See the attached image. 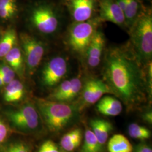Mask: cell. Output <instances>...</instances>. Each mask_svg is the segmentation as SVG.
<instances>
[{
	"mask_svg": "<svg viewBox=\"0 0 152 152\" xmlns=\"http://www.w3.org/2000/svg\"><path fill=\"white\" fill-rule=\"evenodd\" d=\"M142 66L129 46L111 47L104 57L103 81L129 109L145 100L147 83Z\"/></svg>",
	"mask_w": 152,
	"mask_h": 152,
	"instance_id": "1",
	"label": "cell"
},
{
	"mask_svg": "<svg viewBox=\"0 0 152 152\" xmlns=\"http://www.w3.org/2000/svg\"><path fill=\"white\" fill-rule=\"evenodd\" d=\"M131 48L142 66H147L152 58V14L145 7L129 29Z\"/></svg>",
	"mask_w": 152,
	"mask_h": 152,
	"instance_id": "2",
	"label": "cell"
},
{
	"mask_svg": "<svg viewBox=\"0 0 152 152\" xmlns=\"http://www.w3.org/2000/svg\"><path fill=\"white\" fill-rule=\"evenodd\" d=\"M37 104L45 124L53 132L64 130L78 117V108L67 103L39 99Z\"/></svg>",
	"mask_w": 152,
	"mask_h": 152,
	"instance_id": "3",
	"label": "cell"
},
{
	"mask_svg": "<svg viewBox=\"0 0 152 152\" xmlns=\"http://www.w3.org/2000/svg\"><path fill=\"white\" fill-rule=\"evenodd\" d=\"M100 20L98 18H91L86 22H75L69 28L67 42L72 52L85 58L88 46L98 29Z\"/></svg>",
	"mask_w": 152,
	"mask_h": 152,
	"instance_id": "4",
	"label": "cell"
},
{
	"mask_svg": "<svg viewBox=\"0 0 152 152\" xmlns=\"http://www.w3.org/2000/svg\"><path fill=\"white\" fill-rule=\"evenodd\" d=\"M29 19L33 27L45 34L55 32L60 24L57 9L54 6L46 2L33 6L30 11Z\"/></svg>",
	"mask_w": 152,
	"mask_h": 152,
	"instance_id": "5",
	"label": "cell"
},
{
	"mask_svg": "<svg viewBox=\"0 0 152 152\" xmlns=\"http://www.w3.org/2000/svg\"><path fill=\"white\" fill-rule=\"evenodd\" d=\"M39 116L38 111L31 104H27L7 114L15 127L26 132H33L37 129L39 125Z\"/></svg>",
	"mask_w": 152,
	"mask_h": 152,
	"instance_id": "6",
	"label": "cell"
},
{
	"mask_svg": "<svg viewBox=\"0 0 152 152\" xmlns=\"http://www.w3.org/2000/svg\"><path fill=\"white\" fill-rule=\"evenodd\" d=\"M20 39L28 71L32 73L38 68L44 57L43 44L28 33H22Z\"/></svg>",
	"mask_w": 152,
	"mask_h": 152,
	"instance_id": "7",
	"label": "cell"
},
{
	"mask_svg": "<svg viewBox=\"0 0 152 152\" xmlns=\"http://www.w3.org/2000/svg\"><path fill=\"white\" fill-rule=\"evenodd\" d=\"M68 72L66 60L62 56H56L46 63L42 71L41 78L44 85L52 87L56 85Z\"/></svg>",
	"mask_w": 152,
	"mask_h": 152,
	"instance_id": "8",
	"label": "cell"
},
{
	"mask_svg": "<svg viewBox=\"0 0 152 152\" xmlns=\"http://www.w3.org/2000/svg\"><path fill=\"white\" fill-rule=\"evenodd\" d=\"M101 21L112 23L121 27H126L124 14L115 0H97Z\"/></svg>",
	"mask_w": 152,
	"mask_h": 152,
	"instance_id": "9",
	"label": "cell"
},
{
	"mask_svg": "<svg viewBox=\"0 0 152 152\" xmlns=\"http://www.w3.org/2000/svg\"><path fill=\"white\" fill-rule=\"evenodd\" d=\"M64 2L75 22H86L91 19L98 6L97 0H64Z\"/></svg>",
	"mask_w": 152,
	"mask_h": 152,
	"instance_id": "10",
	"label": "cell"
},
{
	"mask_svg": "<svg viewBox=\"0 0 152 152\" xmlns=\"http://www.w3.org/2000/svg\"><path fill=\"white\" fill-rule=\"evenodd\" d=\"M105 45V39L103 33L97 29L87 48L85 58L87 65L90 68L99 66L102 61Z\"/></svg>",
	"mask_w": 152,
	"mask_h": 152,
	"instance_id": "11",
	"label": "cell"
},
{
	"mask_svg": "<svg viewBox=\"0 0 152 152\" xmlns=\"http://www.w3.org/2000/svg\"><path fill=\"white\" fill-rule=\"evenodd\" d=\"M90 126L99 142L103 147L108 140L110 132L113 130L112 124L107 120L94 118L90 121Z\"/></svg>",
	"mask_w": 152,
	"mask_h": 152,
	"instance_id": "12",
	"label": "cell"
},
{
	"mask_svg": "<svg viewBox=\"0 0 152 152\" xmlns=\"http://www.w3.org/2000/svg\"><path fill=\"white\" fill-rule=\"evenodd\" d=\"M122 104L118 99L111 96H105L98 102V112L107 116H117L122 111Z\"/></svg>",
	"mask_w": 152,
	"mask_h": 152,
	"instance_id": "13",
	"label": "cell"
},
{
	"mask_svg": "<svg viewBox=\"0 0 152 152\" xmlns=\"http://www.w3.org/2000/svg\"><path fill=\"white\" fill-rule=\"evenodd\" d=\"M82 132L80 128L75 129L64 134L60 140V148L65 152H72L80 146Z\"/></svg>",
	"mask_w": 152,
	"mask_h": 152,
	"instance_id": "14",
	"label": "cell"
},
{
	"mask_svg": "<svg viewBox=\"0 0 152 152\" xmlns=\"http://www.w3.org/2000/svg\"><path fill=\"white\" fill-rule=\"evenodd\" d=\"M145 7L140 0H126V8L124 12L126 27L130 29Z\"/></svg>",
	"mask_w": 152,
	"mask_h": 152,
	"instance_id": "15",
	"label": "cell"
},
{
	"mask_svg": "<svg viewBox=\"0 0 152 152\" xmlns=\"http://www.w3.org/2000/svg\"><path fill=\"white\" fill-rule=\"evenodd\" d=\"M25 88L21 82L14 80L6 85L4 98L6 102L14 103L20 101L24 96Z\"/></svg>",
	"mask_w": 152,
	"mask_h": 152,
	"instance_id": "16",
	"label": "cell"
},
{
	"mask_svg": "<svg viewBox=\"0 0 152 152\" xmlns=\"http://www.w3.org/2000/svg\"><path fill=\"white\" fill-rule=\"evenodd\" d=\"M133 147L129 139L121 134H115L108 141L109 152H132Z\"/></svg>",
	"mask_w": 152,
	"mask_h": 152,
	"instance_id": "17",
	"label": "cell"
},
{
	"mask_svg": "<svg viewBox=\"0 0 152 152\" xmlns=\"http://www.w3.org/2000/svg\"><path fill=\"white\" fill-rule=\"evenodd\" d=\"M4 58L15 73H22L23 69V57L20 49L18 47H14Z\"/></svg>",
	"mask_w": 152,
	"mask_h": 152,
	"instance_id": "18",
	"label": "cell"
},
{
	"mask_svg": "<svg viewBox=\"0 0 152 152\" xmlns=\"http://www.w3.org/2000/svg\"><path fill=\"white\" fill-rule=\"evenodd\" d=\"M17 35L14 28L8 29L0 40V58H4L14 47L16 43Z\"/></svg>",
	"mask_w": 152,
	"mask_h": 152,
	"instance_id": "19",
	"label": "cell"
},
{
	"mask_svg": "<svg viewBox=\"0 0 152 152\" xmlns=\"http://www.w3.org/2000/svg\"><path fill=\"white\" fill-rule=\"evenodd\" d=\"M18 11L17 0H0V19L5 20L12 19Z\"/></svg>",
	"mask_w": 152,
	"mask_h": 152,
	"instance_id": "20",
	"label": "cell"
},
{
	"mask_svg": "<svg viewBox=\"0 0 152 152\" xmlns=\"http://www.w3.org/2000/svg\"><path fill=\"white\" fill-rule=\"evenodd\" d=\"M102 149L103 146L100 144L92 130L88 128L86 129L81 152H102Z\"/></svg>",
	"mask_w": 152,
	"mask_h": 152,
	"instance_id": "21",
	"label": "cell"
},
{
	"mask_svg": "<svg viewBox=\"0 0 152 152\" xmlns=\"http://www.w3.org/2000/svg\"><path fill=\"white\" fill-rule=\"evenodd\" d=\"M128 133L131 137L140 140L148 139L151 136V132L148 128L136 123H132L129 126Z\"/></svg>",
	"mask_w": 152,
	"mask_h": 152,
	"instance_id": "22",
	"label": "cell"
},
{
	"mask_svg": "<svg viewBox=\"0 0 152 152\" xmlns=\"http://www.w3.org/2000/svg\"><path fill=\"white\" fill-rule=\"evenodd\" d=\"M71 84L72 80H65L62 82L52 93L51 95L52 100L59 102H63L66 95L71 88Z\"/></svg>",
	"mask_w": 152,
	"mask_h": 152,
	"instance_id": "23",
	"label": "cell"
},
{
	"mask_svg": "<svg viewBox=\"0 0 152 152\" xmlns=\"http://www.w3.org/2000/svg\"><path fill=\"white\" fill-rule=\"evenodd\" d=\"M71 80L72 84L71 88L64 98L63 102L64 103L71 102L73 100L82 89V82L79 77H75Z\"/></svg>",
	"mask_w": 152,
	"mask_h": 152,
	"instance_id": "24",
	"label": "cell"
},
{
	"mask_svg": "<svg viewBox=\"0 0 152 152\" xmlns=\"http://www.w3.org/2000/svg\"><path fill=\"white\" fill-rule=\"evenodd\" d=\"M4 152H31V147L26 142L16 141L11 144Z\"/></svg>",
	"mask_w": 152,
	"mask_h": 152,
	"instance_id": "25",
	"label": "cell"
},
{
	"mask_svg": "<svg viewBox=\"0 0 152 152\" xmlns=\"http://www.w3.org/2000/svg\"><path fill=\"white\" fill-rule=\"evenodd\" d=\"M15 73L9 65H0V76L2 78L5 85L14 80Z\"/></svg>",
	"mask_w": 152,
	"mask_h": 152,
	"instance_id": "26",
	"label": "cell"
},
{
	"mask_svg": "<svg viewBox=\"0 0 152 152\" xmlns=\"http://www.w3.org/2000/svg\"><path fill=\"white\" fill-rule=\"evenodd\" d=\"M37 152H65L54 141L48 140L44 141L38 149Z\"/></svg>",
	"mask_w": 152,
	"mask_h": 152,
	"instance_id": "27",
	"label": "cell"
},
{
	"mask_svg": "<svg viewBox=\"0 0 152 152\" xmlns=\"http://www.w3.org/2000/svg\"><path fill=\"white\" fill-rule=\"evenodd\" d=\"M8 135V129L5 124L0 120V144L5 141Z\"/></svg>",
	"mask_w": 152,
	"mask_h": 152,
	"instance_id": "28",
	"label": "cell"
},
{
	"mask_svg": "<svg viewBox=\"0 0 152 152\" xmlns=\"http://www.w3.org/2000/svg\"><path fill=\"white\" fill-rule=\"evenodd\" d=\"M132 152H152V149L147 143L141 142L133 149Z\"/></svg>",
	"mask_w": 152,
	"mask_h": 152,
	"instance_id": "29",
	"label": "cell"
},
{
	"mask_svg": "<svg viewBox=\"0 0 152 152\" xmlns=\"http://www.w3.org/2000/svg\"><path fill=\"white\" fill-rule=\"evenodd\" d=\"M142 118L149 124H152V112L151 110L147 111L142 115Z\"/></svg>",
	"mask_w": 152,
	"mask_h": 152,
	"instance_id": "30",
	"label": "cell"
},
{
	"mask_svg": "<svg viewBox=\"0 0 152 152\" xmlns=\"http://www.w3.org/2000/svg\"><path fill=\"white\" fill-rule=\"evenodd\" d=\"M5 82L4 81L2 78L0 76V87H2V86H5Z\"/></svg>",
	"mask_w": 152,
	"mask_h": 152,
	"instance_id": "31",
	"label": "cell"
}]
</instances>
